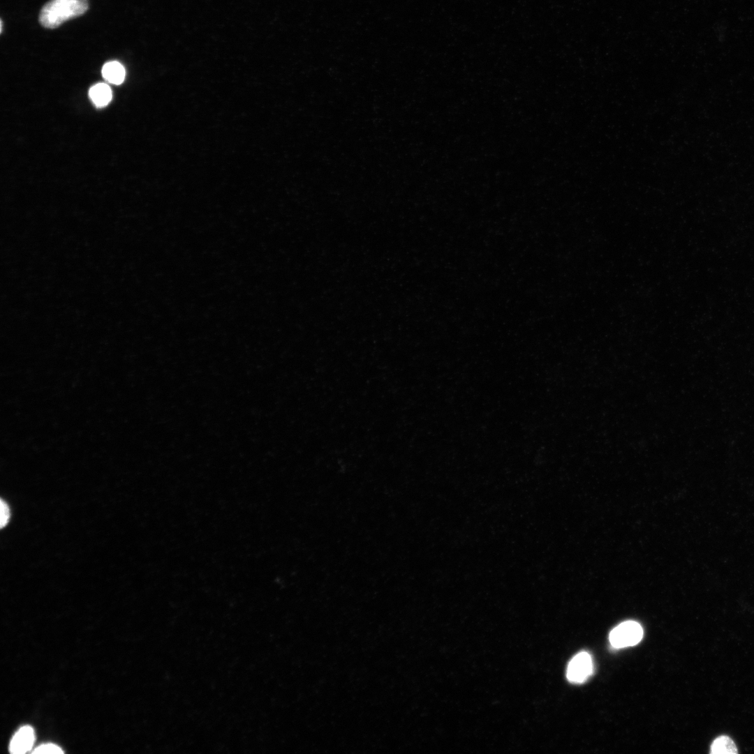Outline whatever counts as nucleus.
Instances as JSON below:
<instances>
[{
	"label": "nucleus",
	"mask_w": 754,
	"mask_h": 754,
	"mask_svg": "<svg viewBox=\"0 0 754 754\" xmlns=\"http://www.w3.org/2000/svg\"><path fill=\"white\" fill-rule=\"evenodd\" d=\"M88 8L87 0H50L40 10L39 22L43 27L54 29L67 20L82 15Z\"/></svg>",
	"instance_id": "1"
},
{
	"label": "nucleus",
	"mask_w": 754,
	"mask_h": 754,
	"mask_svg": "<svg viewBox=\"0 0 754 754\" xmlns=\"http://www.w3.org/2000/svg\"><path fill=\"white\" fill-rule=\"evenodd\" d=\"M643 636V629L636 621H624L615 627L609 633V639L612 646L623 648L638 644Z\"/></svg>",
	"instance_id": "2"
},
{
	"label": "nucleus",
	"mask_w": 754,
	"mask_h": 754,
	"mask_svg": "<svg viewBox=\"0 0 754 754\" xmlns=\"http://www.w3.org/2000/svg\"><path fill=\"white\" fill-rule=\"evenodd\" d=\"M593 661L586 652H580L570 661L567 668V678L572 683H582L592 674Z\"/></svg>",
	"instance_id": "3"
},
{
	"label": "nucleus",
	"mask_w": 754,
	"mask_h": 754,
	"mask_svg": "<svg viewBox=\"0 0 754 754\" xmlns=\"http://www.w3.org/2000/svg\"><path fill=\"white\" fill-rule=\"evenodd\" d=\"M34 741V732L30 726L21 727L10 741L9 750L12 753H24L29 751Z\"/></svg>",
	"instance_id": "4"
},
{
	"label": "nucleus",
	"mask_w": 754,
	"mask_h": 754,
	"mask_svg": "<svg viewBox=\"0 0 754 754\" xmlns=\"http://www.w3.org/2000/svg\"><path fill=\"white\" fill-rule=\"evenodd\" d=\"M102 75L109 82L119 84L125 77V70L118 61H109L103 66Z\"/></svg>",
	"instance_id": "5"
},
{
	"label": "nucleus",
	"mask_w": 754,
	"mask_h": 754,
	"mask_svg": "<svg viewBox=\"0 0 754 754\" xmlns=\"http://www.w3.org/2000/svg\"><path fill=\"white\" fill-rule=\"evenodd\" d=\"M89 96L96 105L103 107L108 105L110 101L112 91L108 85L98 83L91 87Z\"/></svg>",
	"instance_id": "6"
},
{
	"label": "nucleus",
	"mask_w": 754,
	"mask_h": 754,
	"mask_svg": "<svg viewBox=\"0 0 754 754\" xmlns=\"http://www.w3.org/2000/svg\"><path fill=\"white\" fill-rule=\"evenodd\" d=\"M737 753V747L734 741L726 735L718 737L712 741L710 746V753L711 754H736Z\"/></svg>",
	"instance_id": "7"
},
{
	"label": "nucleus",
	"mask_w": 754,
	"mask_h": 754,
	"mask_svg": "<svg viewBox=\"0 0 754 754\" xmlns=\"http://www.w3.org/2000/svg\"><path fill=\"white\" fill-rule=\"evenodd\" d=\"M34 753H63L60 747L54 744H43L37 747Z\"/></svg>",
	"instance_id": "8"
},
{
	"label": "nucleus",
	"mask_w": 754,
	"mask_h": 754,
	"mask_svg": "<svg viewBox=\"0 0 754 754\" xmlns=\"http://www.w3.org/2000/svg\"><path fill=\"white\" fill-rule=\"evenodd\" d=\"M0 525L1 528L6 526L10 519V510L8 504L2 499L0 502Z\"/></svg>",
	"instance_id": "9"
}]
</instances>
